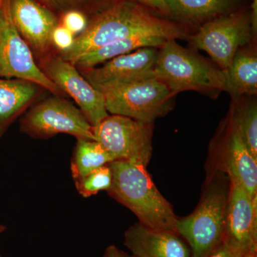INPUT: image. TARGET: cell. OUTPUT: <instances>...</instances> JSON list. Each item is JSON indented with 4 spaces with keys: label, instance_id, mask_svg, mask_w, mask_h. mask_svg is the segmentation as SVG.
Masks as SVG:
<instances>
[{
    "label": "cell",
    "instance_id": "cell-19",
    "mask_svg": "<svg viewBox=\"0 0 257 257\" xmlns=\"http://www.w3.org/2000/svg\"><path fill=\"white\" fill-rule=\"evenodd\" d=\"M167 40L168 39L165 37L149 35L128 37L85 54L79 57L74 64L78 69L93 68L111 59L130 53L138 49L143 47L160 48Z\"/></svg>",
    "mask_w": 257,
    "mask_h": 257
},
{
    "label": "cell",
    "instance_id": "cell-22",
    "mask_svg": "<svg viewBox=\"0 0 257 257\" xmlns=\"http://www.w3.org/2000/svg\"><path fill=\"white\" fill-rule=\"evenodd\" d=\"M111 182L112 172L109 164L74 180L76 189L79 194L84 198L96 195L101 191H107L110 188Z\"/></svg>",
    "mask_w": 257,
    "mask_h": 257
},
{
    "label": "cell",
    "instance_id": "cell-2",
    "mask_svg": "<svg viewBox=\"0 0 257 257\" xmlns=\"http://www.w3.org/2000/svg\"><path fill=\"white\" fill-rule=\"evenodd\" d=\"M109 165L112 182L106 192L111 197L133 211L144 226L177 233L173 207L157 188L147 167L126 160Z\"/></svg>",
    "mask_w": 257,
    "mask_h": 257
},
{
    "label": "cell",
    "instance_id": "cell-6",
    "mask_svg": "<svg viewBox=\"0 0 257 257\" xmlns=\"http://www.w3.org/2000/svg\"><path fill=\"white\" fill-rule=\"evenodd\" d=\"M187 39L193 47L207 52L219 68L226 71L238 50L256 40L251 13L238 10L211 20Z\"/></svg>",
    "mask_w": 257,
    "mask_h": 257
},
{
    "label": "cell",
    "instance_id": "cell-23",
    "mask_svg": "<svg viewBox=\"0 0 257 257\" xmlns=\"http://www.w3.org/2000/svg\"><path fill=\"white\" fill-rule=\"evenodd\" d=\"M52 11L63 13L69 10H78L87 15H93L112 3L111 0H38Z\"/></svg>",
    "mask_w": 257,
    "mask_h": 257
},
{
    "label": "cell",
    "instance_id": "cell-16",
    "mask_svg": "<svg viewBox=\"0 0 257 257\" xmlns=\"http://www.w3.org/2000/svg\"><path fill=\"white\" fill-rule=\"evenodd\" d=\"M42 88L26 80L0 78V138L36 100Z\"/></svg>",
    "mask_w": 257,
    "mask_h": 257
},
{
    "label": "cell",
    "instance_id": "cell-3",
    "mask_svg": "<svg viewBox=\"0 0 257 257\" xmlns=\"http://www.w3.org/2000/svg\"><path fill=\"white\" fill-rule=\"evenodd\" d=\"M230 180L216 171L192 214L177 219V234L187 241L192 257H209L224 241Z\"/></svg>",
    "mask_w": 257,
    "mask_h": 257
},
{
    "label": "cell",
    "instance_id": "cell-31",
    "mask_svg": "<svg viewBox=\"0 0 257 257\" xmlns=\"http://www.w3.org/2000/svg\"><path fill=\"white\" fill-rule=\"evenodd\" d=\"M243 257H256V253H248Z\"/></svg>",
    "mask_w": 257,
    "mask_h": 257
},
{
    "label": "cell",
    "instance_id": "cell-4",
    "mask_svg": "<svg viewBox=\"0 0 257 257\" xmlns=\"http://www.w3.org/2000/svg\"><path fill=\"white\" fill-rule=\"evenodd\" d=\"M154 72L174 96L184 91H226L225 71L216 68L197 52L181 46L175 39L167 40L158 49Z\"/></svg>",
    "mask_w": 257,
    "mask_h": 257
},
{
    "label": "cell",
    "instance_id": "cell-9",
    "mask_svg": "<svg viewBox=\"0 0 257 257\" xmlns=\"http://www.w3.org/2000/svg\"><path fill=\"white\" fill-rule=\"evenodd\" d=\"M10 3L11 0H3L0 10V78L28 81L54 95H64L40 69L31 48L19 33L12 18Z\"/></svg>",
    "mask_w": 257,
    "mask_h": 257
},
{
    "label": "cell",
    "instance_id": "cell-13",
    "mask_svg": "<svg viewBox=\"0 0 257 257\" xmlns=\"http://www.w3.org/2000/svg\"><path fill=\"white\" fill-rule=\"evenodd\" d=\"M219 137L220 171L241 184L252 199H257V159L248 150L230 113Z\"/></svg>",
    "mask_w": 257,
    "mask_h": 257
},
{
    "label": "cell",
    "instance_id": "cell-27",
    "mask_svg": "<svg viewBox=\"0 0 257 257\" xmlns=\"http://www.w3.org/2000/svg\"><path fill=\"white\" fill-rule=\"evenodd\" d=\"M209 257H236L232 251L226 246L224 243L219 246L214 253H211Z\"/></svg>",
    "mask_w": 257,
    "mask_h": 257
},
{
    "label": "cell",
    "instance_id": "cell-8",
    "mask_svg": "<svg viewBox=\"0 0 257 257\" xmlns=\"http://www.w3.org/2000/svg\"><path fill=\"white\" fill-rule=\"evenodd\" d=\"M95 141L114 157L147 167L152 158L153 122L109 114L93 126Z\"/></svg>",
    "mask_w": 257,
    "mask_h": 257
},
{
    "label": "cell",
    "instance_id": "cell-20",
    "mask_svg": "<svg viewBox=\"0 0 257 257\" xmlns=\"http://www.w3.org/2000/svg\"><path fill=\"white\" fill-rule=\"evenodd\" d=\"M113 161H115L114 157L97 142L77 139L71 162V171L74 180L84 177Z\"/></svg>",
    "mask_w": 257,
    "mask_h": 257
},
{
    "label": "cell",
    "instance_id": "cell-12",
    "mask_svg": "<svg viewBox=\"0 0 257 257\" xmlns=\"http://www.w3.org/2000/svg\"><path fill=\"white\" fill-rule=\"evenodd\" d=\"M158 49L143 47L101 64L100 67L79 69L96 89L155 77Z\"/></svg>",
    "mask_w": 257,
    "mask_h": 257
},
{
    "label": "cell",
    "instance_id": "cell-26",
    "mask_svg": "<svg viewBox=\"0 0 257 257\" xmlns=\"http://www.w3.org/2000/svg\"><path fill=\"white\" fill-rule=\"evenodd\" d=\"M101 257H137L135 255L130 254L126 251L120 249L115 245H109L106 247L105 251Z\"/></svg>",
    "mask_w": 257,
    "mask_h": 257
},
{
    "label": "cell",
    "instance_id": "cell-10",
    "mask_svg": "<svg viewBox=\"0 0 257 257\" xmlns=\"http://www.w3.org/2000/svg\"><path fill=\"white\" fill-rule=\"evenodd\" d=\"M44 74L63 94L72 98L92 126L109 115L104 95L93 87L74 64L64 60L53 48L37 59Z\"/></svg>",
    "mask_w": 257,
    "mask_h": 257
},
{
    "label": "cell",
    "instance_id": "cell-28",
    "mask_svg": "<svg viewBox=\"0 0 257 257\" xmlns=\"http://www.w3.org/2000/svg\"><path fill=\"white\" fill-rule=\"evenodd\" d=\"M251 22H252L253 31L254 35L256 36L257 30V0H253L252 5H251Z\"/></svg>",
    "mask_w": 257,
    "mask_h": 257
},
{
    "label": "cell",
    "instance_id": "cell-32",
    "mask_svg": "<svg viewBox=\"0 0 257 257\" xmlns=\"http://www.w3.org/2000/svg\"><path fill=\"white\" fill-rule=\"evenodd\" d=\"M3 0H0V10H1L2 5H3Z\"/></svg>",
    "mask_w": 257,
    "mask_h": 257
},
{
    "label": "cell",
    "instance_id": "cell-15",
    "mask_svg": "<svg viewBox=\"0 0 257 257\" xmlns=\"http://www.w3.org/2000/svg\"><path fill=\"white\" fill-rule=\"evenodd\" d=\"M124 243L137 257H192L189 246L177 233L151 229L140 222L125 231Z\"/></svg>",
    "mask_w": 257,
    "mask_h": 257
},
{
    "label": "cell",
    "instance_id": "cell-14",
    "mask_svg": "<svg viewBox=\"0 0 257 257\" xmlns=\"http://www.w3.org/2000/svg\"><path fill=\"white\" fill-rule=\"evenodd\" d=\"M10 10L15 27L35 57L50 52L52 32L60 23L54 12L38 0H11Z\"/></svg>",
    "mask_w": 257,
    "mask_h": 257
},
{
    "label": "cell",
    "instance_id": "cell-21",
    "mask_svg": "<svg viewBox=\"0 0 257 257\" xmlns=\"http://www.w3.org/2000/svg\"><path fill=\"white\" fill-rule=\"evenodd\" d=\"M251 96L233 97L229 113L239 128L243 141L257 159V105Z\"/></svg>",
    "mask_w": 257,
    "mask_h": 257
},
{
    "label": "cell",
    "instance_id": "cell-30",
    "mask_svg": "<svg viewBox=\"0 0 257 257\" xmlns=\"http://www.w3.org/2000/svg\"><path fill=\"white\" fill-rule=\"evenodd\" d=\"M7 230L6 226H5V225L0 224V234H3V233H4L5 231ZM0 257H3L1 254H0Z\"/></svg>",
    "mask_w": 257,
    "mask_h": 257
},
{
    "label": "cell",
    "instance_id": "cell-24",
    "mask_svg": "<svg viewBox=\"0 0 257 257\" xmlns=\"http://www.w3.org/2000/svg\"><path fill=\"white\" fill-rule=\"evenodd\" d=\"M87 15L78 10H69L62 14L60 21L61 25L69 30L74 36L84 31L88 25Z\"/></svg>",
    "mask_w": 257,
    "mask_h": 257
},
{
    "label": "cell",
    "instance_id": "cell-1",
    "mask_svg": "<svg viewBox=\"0 0 257 257\" xmlns=\"http://www.w3.org/2000/svg\"><path fill=\"white\" fill-rule=\"evenodd\" d=\"M147 8L134 2H112L93 15L72 47L59 55L74 64L85 54L128 37L149 35L177 40L187 36L182 27L155 16Z\"/></svg>",
    "mask_w": 257,
    "mask_h": 257
},
{
    "label": "cell",
    "instance_id": "cell-18",
    "mask_svg": "<svg viewBox=\"0 0 257 257\" xmlns=\"http://www.w3.org/2000/svg\"><path fill=\"white\" fill-rule=\"evenodd\" d=\"M241 0H165L169 15L179 21L203 25L238 11Z\"/></svg>",
    "mask_w": 257,
    "mask_h": 257
},
{
    "label": "cell",
    "instance_id": "cell-17",
    "mask_svg": "<svg viewBox=\"0 0 257 257\" xmlns=\"http://www.w3.org/2000/svg\"><path fill=\"white\" fill-rule=\"evenodd\" d=\"M256 41L238 50L226 74V91L231 97L256 96L257 52Z\"/></svg>",
    "mask_w": 257,
    "mask_h": 257
},
{
    "label": "cell",
    "instance_id": "cell-7",
    "mask_svg": "<svg viewBox=\"0 0 257 257\" xmlns=\"http://www.w3.org/2000/svg\"><path fill=\"white\" fill-rule=\"evenodd\" d=\"M20 130L35 139L67 134L95 141L93 126L82 111L61 96H51L31 106L20 120Z\"/></svg>",
    "mask_w": 257,
    "mask_h": 257
},
{
    "label": "cell",
    "instance_id": "cell-5",
    "mask_svg": "<svg viewBox=\"0 0 257 257\" xmlns=\"http://www.w3.org/2000/svg\"><path fill=\"white\" fill-rule=\"evenodd\" d=\"M104 95L106 111L153 122L169 112L175 96L156 77L106 86L98 89Z\"/></svg>",
    "mask_w": 257,
    "mask_h": 257
},
{
    "label": "cell",
    "instance_id": "cell-29",
    "mask_svg": "<svg viewBox=\"0 0 257 257\" xmlns=\"http://www.w3.org/2000/svg\"><path fill=\"white\" fill-rule=\"evenodd\" d=\"M112 2H119V1H130L134 2V3H138L145 6V0H111Z\"/></svg>",
    "mask_w": 257,
    "mask_h": 257
},
{
    "label": "cell",
    "instance_id": "cell-11",
    "mask_svg": "<svg viewBox=\"0 0 257 257\" xmlns=\"http://www.w3.org/2000/svg\"><path fill=\"white\" fill-rule=\"evenodd\" d=\"M224 241L236 257L257 251V199L229 179Z\"/></svg>",
    "mask_w": 257,
    "mask_h": 257
},
{
    "label": "cell",
    "instance_id": "cell-25",
    "mask_svg": "<svg viewBox=\"0 0 257 257\" xmlns=\"http://www.w3.org/2000/svg\"><path fill=\"white\" fill-rule=\"evenodd\" d=\"M75 36L63 25L59 23L51 35V44L52 48L58 53L68 51L73 45Z\"/></svg>",
    "mask_w": 257,
    "mask_h": 257
}]
</instances>
